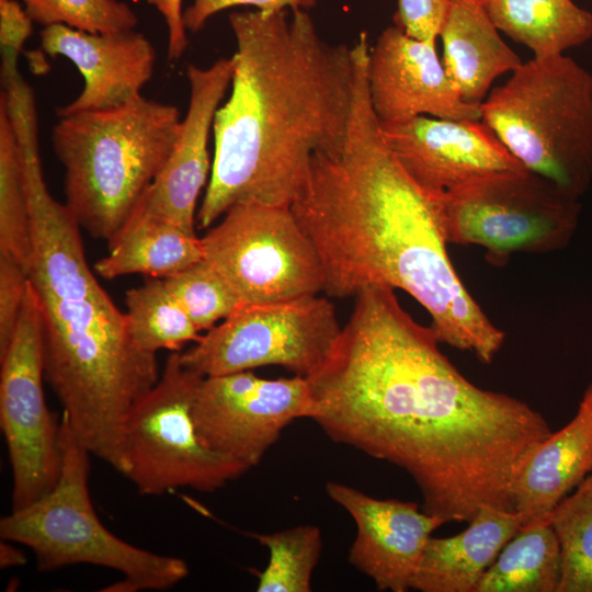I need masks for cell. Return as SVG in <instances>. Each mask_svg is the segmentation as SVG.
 <instances>
[{
    "mask_svg": "<svg viewBox=\"0 0 592 592\" xmlns=\"http://www.w3.org/2000/svg\"><path fill=\"white\" fill-rule=\"evenodd\" d=\"M439 343L394 288H362L330 355L306 377L309 419L409 474L428 514L468 523L483 505L513 511L516 480L553 432L526 402L469 382Z\"/></svg>",
    "mask_w": 592,
    "mask_h": 592,
    "instance_id": "1",
    "label": "cell"
},
{
    "mask_svg": "<svg viewBox=\"0 0 592 592\" xmlns=\"http://www.w3.org/2000/svg\"><path fill=\"white\" fill-rule=\"evenodd\" d=\"M366 43L355 46L356 88L344 143L318 152L291 205L321 262L323 293L355 296L371 285L401 289L430 314L440 342L490 364L500 330L457 275L446 250L436 198L388 148L367 88Z\"/></svg>",
    "mask_w": 592,
    "mask_h": 592,
    "instance_id": "2",
    "label": "cell"
},
{
    "mask_svg": "<svg viewBox=\"0 0 592 592\" xmlns=\"http://www.w3.org/2000/svg\"><path fill=\"white\" fill-rule=\"evenodd\" d=\"M288 11L229 14L235 69L213 122L200 229L239 202L291 207L314 156L345 140L356 88L354 47L329 44L306 11Z\"/></svg>",
    "mask_w": 592,
    "mask_h": 592,
    "instance_id": "3",
    "label": "cell"
},
{
    "mask_svg": "<svg viewBox=\"0 0 592 592\" xmlns=\"http://www.w3.org/2000/svg\"><path fill=\"white\" fill-rule=\"evenodd\" d=\"M36 294L45 382L80 443L125 476L124 421L159 379L157 354L137 344L106 292L68 299Z\"/></svg>",
    "mask_w": 592,
    "mask_h": 592,
    "instance_id": "4",
    "label": "cell"
},
{
    "mask_svg": "<svg viewBox=\"0 0 592 592\" xmlns=\"http://www.w3.org/2000/svg\"><path fill=\"white\" fill-rule=\"evenodd\" d=\"M58 118L52 141L65 169L66 204L81 228L110 244L163 169L180 132L179 110L141 95Z\"/></svg>",
    "mask_w": 592,
    "mask_h": 592,
    "instance_id": "5",
    "label": "cell"
},
{
    "mask_svg": "<svg viewBox=\"0 0 592 592\" xmlns=\"http://www.w3.org/2000/svg\"><path fill=\"white\" fill-rule=\"evenodd\" d=\"M480 119L527 170L580 198L592 183V73L565 54L532 58L490 90Z\"/></svg>",
    "mask_w": 592,
    "mask_h": 592,
    "instance_id": "6",
    "label": "cell"
},
{
    "mask_svg": "<svg viewBox=\"0 0 592 592\" xmlns=\"http://www.w3.org/2000/svg\"><path fill=\"white\" fill-rule=\"evenodd\" d=\"M59 442L61 469L56 486L30 505L3 516L1 538L29 547L38 571L88 563L121 572L123 579L104 591H163L186 578L189 566L183 559L139 548L103 525L89 493L91 453L77 439L64 412Z\"/></svg>",
    "mask_w": 592,
    "mask_h": 592,
    "instance_id": "7",
    "label": "cell"
},
{
    "mask_svg": "<svg viewBox=\"0 0 592 592\" xmlns=\"http://www.w3.org/2000/svg\"><path fill=\"white\" fill-rule=\"evenodd\" d=\"M436 202L446 242L482 247L497 265L565 248L581 212L580 198L526 168L479 178Z\"/></svg>",
    "mask_w": 592,
    "mask_h": 592,
    "instance_id": "8",
    "label": "cell"
},
{
    "mask_svg": "<svg viewBox=\"0 0 592 592\" xmlns=\"http://www.w3.org/2000/svg\"><path fill=\"white\" fill-rule=\"evenodd\" d=\"M203 376L171 352L156 385L128 412L123 425L126 477L141 496L187 487L214 492L247 470L201 440L192 407Z\"/></svg>",
    "mask_w": 592,
    "mask_h": 592,
    "instance_id": "9",
    "label": "cell"
},
{
    "mask_svg": "<svg viewBox=\"0 0 592 592\" xmlns=\"http://www.w3.org/2000/svg\"><path fill=\"white\" fill-rule=\"evenodd\" d=\"M203 260L241 304H262L323 292L318 253L288 206L234 204L201 238Z\"/></svg>",
    "mask_w": 592,
    "mask_h": 592,
    "instance_id": "10",
    "label": "cell"
},
{
    "mask_svg": "<svg viewBox=\"0 0 592 592\" xmlns=\"http://www.w3.org/2000/svg\"><path fill=\"white\" fill-rule=\"evenodd\" d=\"M341 329L332 303L318 294L241 304L180 360L203 377L263 366L308 377L326 362Z\"/></svg>",
    "mask_w": 592,
    "mask_h": 592,
    "instance_id": "11",
    "label": "cell"
},
{
    "mask_svg": "<svg viewBox=\"0 0 592 592\" xmlns=\"http://www.w3.org/2000/svg\"><path fill=\"white\" fill-rule=\"evenodd\" d=\"M0 362V424L12 470V510H19L48 493L61 469L60 420L49 412L43 388L44 317L30 280Z\"/></svg>",
    "mask_w": 592,
    "mask_h": 592,
    "instance_id": "12",
    "label": "cell"
},
{
    "mask_svg": "<svg viewBox=\"0 0 592 592\" xmlns=\"http://www.w3.org/2000/svg\"><path fill=\"white\" fill-rule=\"evenodd\" d=\"M306 377L267 379L251 371L203 377L192 415L203 443L247 471L259 465L289 423L309 418Z\"/></svg>",
    "mask_w": 592,
    "mask_h": 592,
    "instance_id": "13",
    "label": "cell"
},
{
    "mask_svg": "<svg viewBox=\"0 0 592 592\" xmlns=\"http://www.w3.org/2000/svg\"><path fill=\"white\" fill-rule=\"evenodd\" d=\"M19 147L27 202L31 262L29 280L41 291L61 294L96 281L84 253L80 225L49 193L43 177L34 93L25 80L2 94Z\"/></svg>",
    "mask_w": 592,
    "mask_h": 592,
    "instance_id": "14",
    "label": "cell"
},
{
    "mask_svg": "<svg viewBox=\"0 0 592 592\" xmlns=\"http://www.w3.org/2000/svg\"><path fill=\"white\" fill-rule=\"evenodd\" d=\"M380 127L401 167L435 198L488 174L525 168L481 119L421 115Z\"/></svg>",
    "mask_w": 592,
    "mask_h": 592,
    "instance_id": "15",
    "label": "cell"
},
{
    "mask_svg": "<svg viewBox=\"0 0 592 592\" xmlns=\"http://www.w3.org/2000/svg\"><path fill=\"white\" fill-rule=\"evenodd\" d=\"M369 103L380 124L428 115L480 119V105L468 103L448 77L436 43L409 36L398 25L386 27L369 47Z\"/></svg>",
    "mask_w": 592,
    "mask_h": 592,
    "instance_id": "16",
    "label": "cell"
},
{
    "mask_svg": "<svg viewBox=\"0 0 592 592\" xmlns=\"http://www.w3.org/2000/svg\"><path fill=\"white\" fill-rule=\"evenodd\" d=\"M234 69V56L220 58L207 68L187 66L189 106L177 141L136 208L195 232L197 198L212 170L208 138Z\"/></svg>",
    "mask_w": 592,
    "mask_h": 592,
    "instance_id": "17",
    "label": "cell"
},
{
    "mask_svg": "<svg viewBox=\"0 0 592 592\" xmlns=\"http://www.w3.org/2000/svg\"><path fill=\"white\" fill-rule=\"evenodd\" d=\"M326 492L356 525L349 562L379 591L411 589L431 534L447 522L420 511L415 502L373 498L340 482H327Z\"/></svg>",
    "mask_w": 592,
    "mask_h": 592,
    "instance_id": "18",
    "label": "cell"
},
{
    "mask_svg": "<svg viewBox=\"0 0 592 592\" xmlns=\"http://www.w3.org/2000/svg\"><path fill=\"white\" fill-rule=\"evenodd\" d=\"M39 36L47 55L68 58L83 78L81 93L57 110L58 117L127 104L141 96L152 77L156 49L135 30L89 33L56 24L45 26Z\"/></svg>",
    "mask_w": 592,
    "mask_h": 592,
    "instance_id": "19",
    "label": "cell"
},
{
    "mask_svg": "<svg viewBox=\"0 0 592 592\" xmlns=\"http://www.w3.org/2000/svg\"><path fill=\"white\" fill-rule=\"evenodd\" d=\"M589 473H592V383L574 418L538 446L516 480L513 511L521 516L522 527L550 519L557 504Z\"/></svg>",
    "mask_w": 592,
    "mask_h": 592,
    "instance_id": "20",
    "label": "cell"
},
{
    "mask_svg": "<svg viewBox=\"0 0 592 592\" xmlns=\"http://www.w3.org/2000/svg\"><path fill=\"white\" fill-rule=\"evenodd\" d=\"M454 536H431L411 582L421 592H475L503 546L522 527L514 511L481 506Z\"/></svg>",
    "mask_w": 592,
    "mask_h": 592,
    "instance_id": "21",
    "label": "cell"
},
{
    "mask_svg": "<svg viewBox=\"0 0 592 592\" xmlns=\"http://www.w3.org/2000/svg\"><path fill=\"white\" fill-rule=\"evenodd\" d=\"M439 38L447 75L471 104L480 105L492 83L523 62L501 38L483 0H448Z\"/></svg>",
    "mask_w": 592,
    "mask_h": 592,
    "instance_id": "22",
    "label": "cell"
},
{
    "mask_svg": "<svg viewBox=\"0 0 592 592\" xmlns=\"http://www.w3.org/2000/svg\"><path fill=\"white\" fill-rule=\"evenodd\" d=\"M107 247L109 254L94 264L105 280L130 274L166 278L203 260L195 232L137 208Z\"/></svg>",
    "mask_w": 592,
    "mask_h": 592,
    "instance_id": "23",
    "label": "cell"
},
{
    "mask_svg": "<svg viewBox=\"0 0 592 592\" xmlns=\"http://www.w3.org/2000/svg\"><path fill=\"white\" fill-rule=\"evenodd\" d=\"M493 23L533 58L565 54L592 37V14L572 0H483Z\"/></svg>",
    "mask_w": 592,
    "mask_h": 592,
    "instance_id": "24",
    "label": "cell"
},
{
    "mask_svg": "<svg viewBox=\"0 0 592 592\" xmlns=\"http://www.w3.org/2000/svg\"><path fill=\"white\" fill-rule=\"evenodd\" d=\"M560 548L550 519L521 527L503 546L475 592H557Z\"/></svg>",
    "mask_w": 592,
    "mask_h": 592,
    "instance_id": "25",
    "label": "cell"
},
{
    "mask_svg": "<svg viewBox=\"0 0 592 592\" xmlns=\"http://www.w3.org/2000/svg\"><path fill=\"white\" fill-rule=\"evenodd\" d=\"M126 318L137 344L147 352H181L201 338L198 329L162 278L151 277L125 295Z\"/></svg>",
    "mask_w": 592,
    "mask_h": 592,
    "instance_id": "26",
    "label": "cell"
},
{
    "mask_svg": "<svg viewBox=\"0 0 592 592\" xmlns=\"http://www.w3.org/2000/svg\"><path fill=\"white\" fill-rule=\"evenodd\" d=\"M560 548L557 592H592V474L550 515Z\"/></svg>",
    "mask_w": 592,
    "mask_h": 592,
    "instance_id": "27",
    "label": "cell"
},
{
    "mask_svg": "<svg viewBox=\"0 0 592 592\" xmlns=\"http://www.w3.org/2000/svg\"><path fill=\"white\" fill-rule=\"evenodd\" d=\"M269 550V562L258 576V592H309L312 572L322 551V535L315 525L250 534Z\"/></svg>",
    "mask_w": 592,
    "mask_h": 592,
    "instance_id": "28",
    "label": "cell"
},
{
    "mask_svg": "<svg viewBox=\"0 0 592 592\" xmlns=\"http://www.w3.org/2000/svg\"><path fill=\"white\" fill-rule=\"evenodd\" d=\"M0 252L11 255L29 275L31 236L16 137L0 99Z\"/></svg>",
    "mask_w": 592,
    "mask_h": 592,
    "instance_id": "29",
    "label": "cell"
},
{
    "mask_svg": "<svg viewBox=\"0 0 592 592\" xmlns=\"http://www.w3.org/2000/svg\"><path fill=\"white\" fill-rule=\"evenodd\" d=\"M162 280L198 331H208L241 305L221 275L204 260Z\"/></svg>",
    "mask_w": 592,
    "mask_h": 592,
    "instance_id": "30",
    "label": "cell"
},
{
    "mask_svg": "<svg viewBox=\"0 0 592 592\" xmlns=\"http://www.w3.org/2000/svg\"><path fill=\"white\" fill-rule=\"evenodd\" d=\"M33 22L62 24L89 33L135 30L136 12L119 0H19Z\"/></svg>",
    "mask_w": 592,
    "mask_h": 592,
    "instance_id": "31",
    "label": "cell"
},
{
    "mask_svg": "<svg viewBox=\"0 0 592 592\" xmlns=\"http://www.w3.org/2000/svg\"><path fill=\"white\" fill-rule=\"evenodd\" d=\"M27 284L24 267L11 255L0 252V356L14 334Z\"/></svg>",
    "mask_w": 592,
    "mask_h": 592,
    "instance_id": "32",
    "label": "cell"
},
{
    "mask_svg": "<svg viewBox=\"0 0 592 592\" xmlns=\"http://www.w3.org/2000/svg\"><path fill=\"white\" fill-rule=\"evenodd\" d=\"M448 0H398L395 24L417 39L436 43Z\"/></svg>",
    "mask_w": 592,
    "mask_h": 592,
    "instance_id": "33",
    "label": "cell"
},
{
    "mask_svg": "<svg viewBox=\"0 0 592 592\" xmlns=\"http://www.w3.org/2000/svg\"><path fill=\"white\" fill-rule=\"evenodd\" d=\"M238 5H252L261 12L273 13L298 9L303 7V0H193L183 11L184 26L190 32L196 33L214 14Z\"/></svg>",
    "mask_w": 592,
    "mask_h": 592,
    "instance_id": "34",
    "label": "cell"
},
{
    "mask_svg": "<svg viewBox=\"0 0 592 592\" xmlns=\"http://www.w3.org/2000/svg\"><path fill=\"white\" fill-rule=\"evenodd\" d=\"M33 20L19 0H0V48L2 61H18L32 34Z\"/></svg>",
    "mask_w": 592,
    "mask_h": 592,
    "instance_id": "35",
    "label": "cell"
},
{
    "mask_svg": "<svg viewBox=\"0 0 592 592\" xmlns=\"http://www.w3.org/2000/svg\"><path fill=\"white\" fill-rule=\"evenodd\" d=\"M163 16L168 27V58L177 60L187 47L182 0H146Z\"/></svg>",
    "mask_w": 592,
    "mask_h": 592,
    "instance_id": "36",
    "label": "cell"
},
{
    "mask_svg": "<svg viewBox=\"0 0 592 592\" xmlns=\"http://www.w3.org/2000/svg\"><path fill=\"white\" fill-rule=\"evenodd\" d=\"M26 561L23 553L14 547L11 542L2 539L0 545V566L1 568H8L12 566H20Z\"/></svg>",
    "mask_w": 592,
    "mask_h": 592,
    "instance_id": "37",
    "label": "cell"
},
{
    "mask_svg": "<svg viewBox=\"0 0 592 592\" xmlns=\"http://www.w3.org/2000/svg\"><path fill=\"white\" fill-rule=\"evenodd\" d=\"M316 2L317 0H303V7L309 8V7H312Z\"/></svg>",
    "mask_w": 592,
    "mask_h": 592,
    "instance_id": "38",
    "label": "cell"
}]
</instances>
